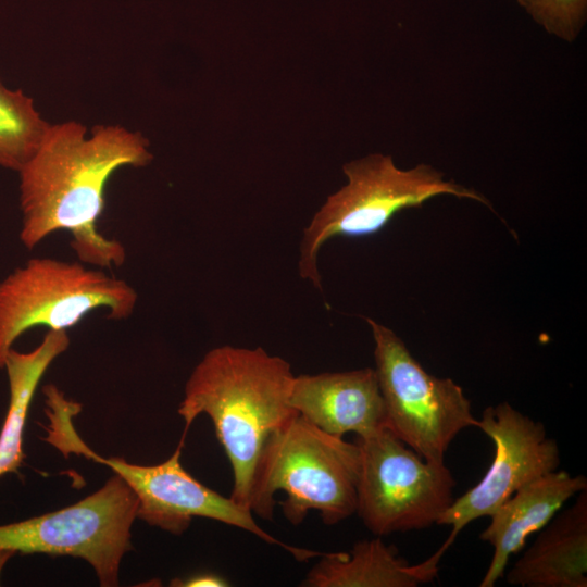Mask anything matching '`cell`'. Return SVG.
Returning a JSON list of instances; mask_svg holds the SVG:
<instances>
[{
	"label": "cell",
	"mask_w": 587,
	"mask_h": 587,
	"mask_svg": "<svg viewBox=\"0 0 587 587\" xmlns=\"http://www.w3.org/2000/svg\"><path fill=\"white\" fill-rule=\"evenodd\" d=\"M149 140L121 125H96L90 135L75 121L50 124L39 147L17 172L20 241L33 250L59 230L70 233L77 259L98 268L121 266L125 247L97 229L111 176L142 167L153 155Z\"/></svg>",
	"instance_id": "obj_1"
},
{
	"label": "cell",
	"mask_w": 587,
	"mask_h": 587,
	"mask_svg": "<svg viewBox=\"0 0 587 587\" xmlns=\"http://www.w3.org/2000/svg\"><path fill=\"white\" fill-rule=\"evenodd\" d=\"M294 377L285 359L261 347L224 345L209 350L186 382L182 439L196 417L210 416L232 466L229 497L245 509L265 440L299 414L289 401Z\"/></svg>",
	"instance_id": "obj_2"
},
{
	"label": "cell",
	"mask_w": 587,
	"mask_h": 587,
	"mask_svg": "<svg viewBox=\"0 0 587 587\" xmlns=\"http://www.w3.org/2000/svg\"><path fill=\"white\" fill-rule=\"evenodd\" d=\"M360 448L330 435L300 414L272 433L259 455L249 492V509L273 519L274 495L283 490L284 516L292 525L316 510L326 525L357 511Z\"/></svg>",
	"instance_id": "obj_3"
},
{
	"label": "cell",
	"mask_w": 587,
	"mask_h": 587,
	"mask_svg": "<svg viewBox=\"0 0 587 587\" xmlns=\"http://www.w3.org/2000/svg\"><path fill=\"white\" fill-rule=\"evenodd\" d=\"M46 403L49 423L45 427L47 435L43 439L64 455H84L112 469L136 495L137 517L149 525L180 535L187 530L193 516L207 517L245 529L267 544L278 545L299 561L320 554L282 542L257 524L250 510L192 477L180 463L183 439L174 453L157 465L133 464L118 457L103 458L92 451L74 428L73 416L79 411V404L66 399L62 391L48 395Z\"/></svg>",
	"instance_id": "obj_4"
},
{
	"label": "cell",
	"mask_w": 587,
	"mask_h": 587,
	"mask_svg": "<svg viewBox=\"0 0 587 587\" xmlns=\"http://www.w3.org/2000/svg\"><path fill=\"white\" fill-rule=\"evenodd\" d=\"M342 171L348 183L327 197L300 241L299 275L321 292L317 260L323 245L332 238L376 234L400 211L441 195L474 200L494 210L484 195L446 179L429 164L401 170L390 155L374 153L346 163Z\"/></svg>",
	"instance_id": "obj_5"
},
{
	"label": "cell",
	"mask_w": 587,
	"mask_h": 587,
	"mask_svg": "<svg viewBox=\"0 0 587 587\" xmlns=\"http://www.w3.org/2000/svg\"><path fill=\"white\" fill-rule=\"evenodd\" d=\"M138 295L124 279L102 268L53 258H33L0 280V369L27 330H67L102 309L107 319L127 320Z\"/></svg>",
	"instance_id": "obj_6"
},
{
	"label": "cell",
	"mask_w": 587,
	"mask_h": 587,
	"mask_svg": "<svg viewBox=\"0 0 587 587\" xmlns=\"http://www.w3.org/2000/svg\"><path fill=\"white\" fill-rule=\"evenodd\" d=\"M365 320L374 340L387 429L424 460L445 462L457 435L476 427L471 401L452 379L427 373L392 329Z\"/></svg>",
	"instance_id": "obj_7"
},
{
	"label": "cell",
	"mask_w": 587,
	"mask_h": 587,
	"mask_svg": "<svg viewBox=\"0 0 587 587\" xmlns=\"http://www.w3.org/2000/svg\"><path fill=\"white\" fill-rule=\"evenodd\" d=\"M357 511L376 536L437 524L453 502L454 477L445 462L424 460L389 429L357 438Z\"/></svg>",
	"instance_id": "obj_8"
},
{
	"label": "cell",
	"mask_w": 587,
	"mask_h": 587,
	"mask_svg": "<svg viewBox=\"0 0 587 587\" xmlns=\"http://www.w3.org/2000/svg\"><path fill=\"white\" fill-rule=\"evenodd\" d=\"M138 499L115 474L100 489L61 510L0 525V549L87 561L103 587L118 585Z\"/></svg>",
	"instance_id": "obj_9"
},
{
	"label": "cell",
	"mask_w": 587,
	"mask_h": 587,
	"mask_svg": "<svg viewBox=\"0 0 587 587\" xmlns=\"http://www.w3.org/2000/svg\"><path fill=\"white\" fill-rule=\"evenodd\" d=\"M476 427L492 440L495 454L483 478L454 499L438 520V525L452 527L442 545L447 549L469 523L490 516L519 488L558 470L561 462L559 445L544 424L507 401L487 407Z\"/></svg>",
	"instance_id": "obj_10"
},
{
	"label": "cell",
	"mask_w": 587,
	"mask_h": 587,
	"mask_svg": "<svg viewBox=\"0 0 587 587\" xmlns=\"http://www.w3.org/2000/svg\"><path fill=\"white\" fill-rule=\"evenodd\" d=\"M291 407L320 429L365 438L387 428L386 410L375 369L295 375Z\"/></svg>",
	"instance_id": "obj_11"
},
{
	"label": "cell",
	"mask_w": 587,
	"mask_h": 587,
	"mask_svg": "<svg viewBox=\"0 0 587 587\" xmlns=\"http://www.w3.org/2000/svg\"><path fill=\"white\" fill-rule=\"evenodd\" d=\"M587 488L584 475L552 471L519 488L489 516L479 538L494 548L479 587H492L504 576L511 555L520 552L529 535L540 530L562 505Z\"/></svg>",
	"instance_id": "obj_12"
},
{
	"label": "cell",
	"mask_w": 587,
	"mask_h": 587,
	"mask_svg": "<svg viewBox=\"0 0 587 587\" xmlns=\"http://www.w3.org/2000/svg\"><path fill=\"white\" fill-rule=\"evenodd\" d=\"M558 511L507 573L522 587L587 586V488Z\"/></svg>",
	"instance_id": "obj_13"
},
{
	"label": "cell",
	"mask_w": 587,
	"mask_h": 587,
	"mask_svg": "<svg viewBox=\"0 0 587 587\" xmlns=\"http://www.w3.org/2000/svg\"><path fill=\"white\" fill-rule=\"evenodd\" d=\"M446 548L419 564H410L398 549L380 538L357 541L348 552L322 553L307 573L303 587H416L433 582Z\"/></svg>",
	"instance_id": "obj_14"
},
{
	"label": "cell",
	"mask_w": 587,
	"mask_h": 587,
	"mask_svg": "<svg viewBox=\"0 0 587 587\" xmlns=\"http://www.w3.org/2000/svg\"><path fill=\"white\" fill-rule=\"evenodd\" d=\"M68 346L67 330L48 329L33 350L9 351L3 366L9 382V405L0 430V477L22 465L24 428L35 391L46 371Z\"/></svg>",
	"instance_id": "obj_15"
},
{
	"label": "cell",
	"mask_w": 587,
	"mask_h": 587,
	"mask_svg": "<svg viewBox=\"0 0 587 587\" xmlns=\"http://www.w3.org/2000/svg\"><path fill=\"white\" fill-rule=\"evenodd\" d=\"M50 123L34 100L0 78V166L18 172L39 147Z\"/></svg>",
	"instance_id": "obj_16"
},
{
	"label": "cell",
	"mask_w": 587,
	"mask_h": 587,
	"mask_svg": "<svg viewBox=\"0 0 587 587\" xmlns=\"http://www.w3.org/2000/svg\"><path fill=\"white\" fill-rule=\"evenodd\" d=\"M533 20L548 33L574 41L587 13V0H517Z\"/></svg>",
	"instance_id": "obj_17"
},
{
	"label": "cell",
	"mask_w": 587,
	"mask_h": 587,
	"mask_svg": "<svg viewBox=\"0 0 587 587\" xmlns=\"http://www.w3.org/2000/svg\"><path fill=\"white\" fill-rule=\"evenodd\" d=\"M172 585L184 587H223L228 586L229 584L226 579L216 574L201 573L186 579H174L172 580Z\"/></svg>",
	"instance_id": "obj_18"
},
{
	"label": "cell",
	"mask_w": 587,
	"mask_h": 587,
	"mask_svg": "<svg viewBox=\"0 0 587 587\" xmlns=\"http://www.w3.org/2000/svg\"><path fill=\"white\" fill-rule=\"evenodd\" d=\"M17 552L10 549H0V577L2 574V571L5 566V564L9 562V560L15 555Z\"/></svg>",
	"instance_id": "obj_19"
}]
</instances>
